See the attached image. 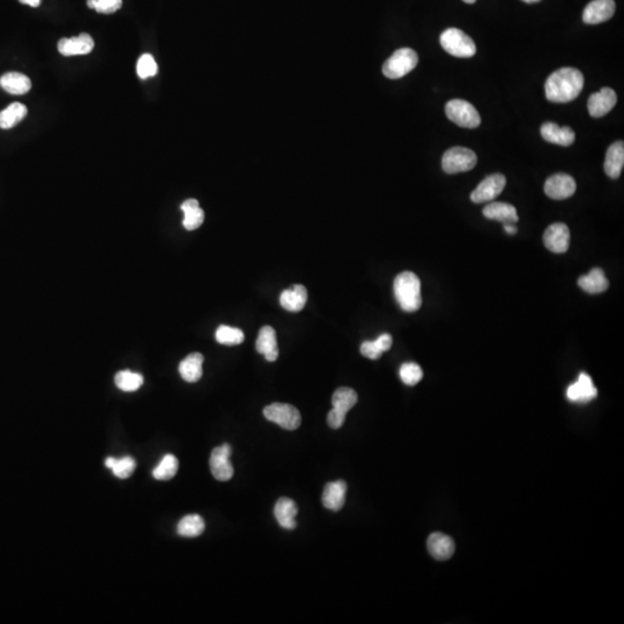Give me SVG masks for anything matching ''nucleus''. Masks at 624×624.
<instances>
[{
	"mask_svg": "<svg viewBox=\"0 0 624 624\" xmlns=\"http://www.w3.org/2000/svg\"><path fill=\"white\" fill-rule=\"evenodd\" d=\"M399 375L404 383L408 387H414L423 378V371H422L421 367L416 363H413V362L401 365Z\"/></svg>",
	"mask_w": 624,
	"mask_h": 624,
	"instance_id": "nucleus-36",
	"label": "nucleus"
},
{
	"mask_svg": "<svg viewBox=\"0 0 624 624\" xmlns=\"http://www.w3.org/2000/svg\"><path fill=\"white\" fill-rule=\"evenodd\" d=\"M358 393L349 387H340L333 393V408L339 409L341 412L347 413L358 403Z\"/></svg>",
	"mask_w": 624,
	"mask_h": 624,
	"instance_id": "nucleus-31",
	"label": "nucleus"
},
{
	"mask_svg": "<svg viewBox=\"0 0 624 624\" xmlns=\"http://www.w3.org/2000/svg\"><path fill=\"white\" fill-rule=\"evenodd\" d=\"M256 349L259 354H263L266 361L274 362L279 358V348L276 341V333L271 326H264L260 329L256 341Z\"/></svg>",
	"mask_w": 624,
	"mask_h": 624,
	"instance_id": "nucleus-19",
	"label": "nucleus"
},
{
	"mask_svg": "<svg viewBox=\"0 0 624 624\" xmlns=\"http://www.w3.org/2000/svg\"><path fill=\"white\" fill-rule=\"evenodd\" d=\"M89 8L102 14L117 12L123 5V0H87Z\"/></svg>",
	"mask_w": 624,
	"mask_h": 624,
	"instance_id": "nucleus-38",
	"label": "nucleus"
},
{
	"mask_svg": "<svg viewBox=\"0 0 624 624\" xmlns=\"http://www.w3.org/2000/svg\"><path fill=\"white\" fill-rule=\"evenodd\" d=\"M114 383L118 389L125 392H134L143 384V377L136 372H131L129 370L119 371L114 376Z\"/></svg>",
	"mask_w": 624,
	"mask_h": 624,
	"instance_id": "nucleus-34",
	"label": "nucleus"
},
{
	"mask_svg": "<svg viewBox=\"0 0 624 624\" xmlns=\"http://www.w3.org/2000/svg\"><path fill=\"white\" fill-rule=\"evenodd\" d=\"M264 416L285 430H296L301 425V414L289 404L274 403L264 408Z\"/></svg>",
	"mask_w": 624,
	"mask_h": 624,
	"instance_id": "nucleus-7",
	"label": "nucleus"
},
{
	"mask_svg": "<svg viewBox=\"0 0 624 624\" xmlns=\"http://www.w3.org/2000/svg\"><path fill=\"white\" fill-rule=\"evenodd\" d=\"M504 230L505 232H507L509 235H514L518 232V229L516 228V225L514 223H507V225H504Z\"/></svg>",
	"mask_w": 624,
	"mask_h": 624,
	"instance_id": "nucleus-40",
	"label": "nucleus"
},
{
	"mask_svg": "<svg viewBox=\"0 0 624 624\" xmlns=\"http://www.w3.org/2000/svg\"><path fill=\"white\" fill-rule=\"evenodd\" d=\"M522 1H524V3L526 4H534L538 3V1H541V0H522Z\"/></svg>",
	"mask_w": 624,
	"mask_h": 624,
	"instance_id": "nucleus-42",
	"label": "nucleus"
},
{
	"mask_svg": "<svg viewBox=\"0 0 624 624\" xmlns=\"http://www.w3.org/2000/svg\"><path fill=\"white\" fill-rule=\"evenodd\" d=\"M478 163V156L472 149L452 147L444 153L442 167L447 174H459L472 170Z\"/></svg>",
	"mask_w": 624,
	"mask_h": 624,
	"instance_id": "nucleus-6",
	"label": "nucleus"
},
{
	"mask_svg": "<svg viewBox=\"0 0 624 624\" xmlns=\"http://www.w3.org/2000/svg\"><path fill=\"white\" fill-rule=\"evenodd\" d=\"M298 505L288 498H280L274 507V516L282 529H294L296 527L295 517L298 516Z\"/></svg>",
	"mask_w": 624,
	"mask_h": 624,
	"instance_id": "nucleus-22",
	"label": "nucleus"
},
{
	"mask_svg": "<svg viewBox=\"0 0 624 624\" xmlns=\"http://www.w3.org/2000/svg\"><path fill=\"white\" fill-rule=\"evenodd\" d=\"M540 132H541L542 138L547 143H555V145H560V146H571L576 139V134L571 127L560 126L558 124L551 123V122L542 124Z\"/></svg>",
	"mask_w": 624,
	"mask_h": 624,
	"instance_id": "nucleus-15",
	"label": "nucleus"
},
{
	"mask_svg": "<svg viewBox=\"0 0 624 624\" xmlns=\"http://www.w3.org/2000/svg\"><path fill=\"white\" fill-rule=\"evenodd\" d=\"M94 49V40L86 33L71 38H61L58 42V51L65 57L87 54Z\"/></svg>",
	"mask_w": 624,
	"mask_h": 624,
	"instance_id": "nucleus-16",
	"label": "nucleus"
},
{
	"mask_svg": "<svg viewBox=\"0 0 624 624\" xmlns=\"http://www.w3.org/2000/svg\"><path fill=\"white\" fill-rule=\"evenodd\" d=\"M393 289L396 301L406 312H416L421 307V281L414 273H400L394 279Z\"/></svg>",
	"mask_w": 624,
	"mask_h": 624,
	"instance_id": "nucleus-2",
	"label": "nucleus"
},
{
	"mask_svg": "<svg viewBox=\"0 0 624 624\" xmlns=\"http://www.w3.org/2000/svg\"><path fill=\"white\" fill-rule=\"evenodd\" d=\"M346 421V413L339 409L332 408L327 414V423L332 429H339L343 427Z\"/></svg>",
	"mask_w": 624,
	"mask_h": 624,
	"instance_id": "nucleus-39",
	"label": "nucleus"
},
{
	"mask_svg": "<svg viewBox=\"0 0 624 624\" xmlns=\"http://www.w3.org/2000/svg\"><path fill=\"white\" fill-rule=\"evenodd\" d=\"M578 285L589 294H601L609 287V281L601 269H592L589 274L580 276Z\"/></svg>",
	"mask_w": 624,
	"mask_h": 624,
	"instance_id": "nucleus-23",
	"label": "nucleus"
},
{
	"mask_svg": "<svg viewBox=\"0 0 624 624\" xmlns=\"http://www.w3.org/2000/svg\"><path fill=\"white\" fill-rule=\"evenodd\" d=\"M616 5L614 0H593L583 12V21L587 25H599L612 19Z\"/></svg>",
	"mask_w": 624,
	"mask_h": 624,
	"instance_id": "nucleus-13",
	"label": "nucleus"
},
{
	"mask_svg": "<svg viewBox=\"0 0 624 624\" xmlns=\"http://www.w3.org/2000/svg\"><path fill=\"white\" fill-rule=\"evenodd\" d=\"M346 494H347V483L343 480L327 483L322 496L324 507L329 510H341L345 505Z\"/></svg>",
	"mask_w": 624,
	"mask_h": 624,
	"instance_id": "nucleus-18",
	"label": "nucleus"
},
{
	"mask_svg": "<svg viewBox=\"0 0 624 624\" xmlns=\"http://www.w3.org/2000/svg\"><path fill=\"white\" fill-rule=\"evenodd\" d=\"M0 86L12 95H23L32 88V81L25 74L8 72L0 78Z\"/></svg>",
	"mask_w": 624,
	"mask_h": 624,
	"instance_id": "nucleus-26",
	"label": "nucleus"
},
{
	"mask_svg": "<svg viewBox=\"0 0 624 624\" xmlns=\"http://www.w3.org/2000/svg\"><path fill=\"white\" fill-rule=\"evenodd\" d=\"M205 531V522L199 514H189L182 518L177 525V533L185 538H196Z\"/></svg>",
	"mask_w": 624,
	"mask_h": 624,
	"instance_id": "nucleus-30",
	"label": "nucleus"
},
{
	"mask_svg": "<svg viewBox=\"0 0 624 624\" xmlns=\"http://www.w3.org/2000/svg\"><path fill=\"white\" fill-rule=\"evenodd\" d=\"M624 165V143L623 141H616L612 143L606 153L605 172L608 177L616 179L620 177Z\"/></svg>",
	"mask_w": 624,
	"mask_h": 624,
	"instance_id": "nucleus-21",
	"label": "nucleus"
},
{
	"mask_svg": "<svg viewBox=\"0 0 624 624\" xmlns=\"http://www.w3.org/2000/svg\"><path fill=\"white\" fill-rule=\"evenodd\" d=\"M19 1L21 4H25V5H29V6L32 7L40 6V4H41V0H19Z\"/></svg>",
	"mask_w": 624,
	"mask_h": 624,
	"instance_id": "nucleus-41",
	"label": "nucleus"
},
{
	"mask_svg": "<svg viewBox=\"0 0 624 624\" xmlns=\"http://www.w3.org/2000/svg\"><path fill=\"white\" fill-rule=\"evenodd\" d=\"M464 3L469 4V5H472V4L476 3V0H463Z\"/></svg>",
	"mask_w": 624,
	"mask_h": 624,
	"instance_id": "nucleus-43",
	"label": "nucleus"
},
{
	"mask_svg": "<svg viewBox=\"0 0 624 624\" xmlns=\"http://www.w3.org/2000/svg\"><path fill=\"white\" fill-rule=\"evenodd\" d=\"M618 102V95L615 90L608 87L600 89L599 92L594 93L589 96L587 102V109L592 117L601 118L611 112Z\"/></svg>",
	"mask_w": 624,
	"mask_h": 624,
	"instance_id": "nucleus-12",
	"label": "nucleus"
},
{
	"mask_svg": "<svg viewBox=\"0 0 624 624\" xmlns=\"http://www.w3.org/2000/svg\"><path fill=\"white\" fill-rule=\"evenodd\" d=\"M445 114L451 122L465 129H476L481 124V116L476 107L460 98L447 102Z\"/></svg>",
	"mask_w": 624,
	"mask_h": 624,
	"instance_id": "nucleus-5",
	"label": "nucleus"
},
{
	"mask_svg": "<svg viewBox=\"0 0 624 624\" xmlns=\"http://www.w3.org/2000/svg\"><path fill=\"white\" fill-rule=\"evenodd\" d=\"M442 48L447 54L458 58H471L476 54V45L472 38L458 28H449L442 33Z\"/></svg>",
	"mask_w": 624,
	"mask_h": 624,
	"instance_id": "nucleus-3",
	"label": "nucleus"
},
{
	"mask_svg": "<svg viewBox=\"0 0 624 624\" xmlns=\"http://www.w3.org/2000/svg\"><path fill=\"white\" fill-rule=\"evenodd\" d=\"M216 339L218 343L225 346H236L245 341V333L236 327L221 325L216 330Z\"/></svg>",
	"mask_w": 624,
	"mask_h": 624,
	"instance_id": "nucleus-35",
	"label": "nucleus"
},
{
	"mask_svg": "<svg viewBox=\"0 0 624 624\" xmlns=\"http://www.w3.org/2000/svg\"><path fill=\"white\" fill-rule=\"evenodd\" d=\"M307 301V292L305 285H293L280 295V305L290 312L303 310Z\"/></svg>",
	"mask_w": 624,
	"mask_h": 624,
	"instance_id": "nucleus-20",
	"label": "nucleus"
},
{
	"mask_svg": "<svg viewBox=\"0 0 624 624\" xmlns=\"http://www.w3.org/2000/svg\"><path fill=\"white\" fill-rule=\"evenodd\" d=\"M583 87V73L574 67H563L555 71L546 81V96L554 103H567L578 98Z\"/></svg>",
	"mask_w": 624,
	"mask_h": 624,
	"instance_id": "nucleus-1",
	"label": "nucleus"
},
{
	"mask_svg": "<svg viewBox=\"0 0 624 624\" xmlns=\"http://www.w3.org/2000/svg\"><path fill=\"white\" fill-rule=\"evenodd\" d=\"M105 466L112 469L114 476L119 478H130L136 469V460L132 457H124L122 459L108 458L105 460Z\"/></svg>",
	"mask_w": 624,
	"mask_h": 624,
	"instance_id": "nucleus-32",
	"label": "nucleus"
},
{
	"mask_svg": "<svg viewBox=\"0 0 624 624\" xmlns=\"http://www.w3.org/2000/svg\"><path fill=\"white\" fill-rule=\"evenodd\" d=\"M178 459L172 454H167L162 458L159 465L153 471V476L160 481H167L176 476L178 471Z\"/></svg>",
	"mask_w": 624,
	"mask_h": 624,
	"instance_id": "nucleus-33",
	"label": "nucleus"
},
{
	"mask_svg": "<svg viewBox=\"0 0 624 624\" xmlns=\"http://www.w3.org/2000/svg\"><path fill=\"white\" fill-rule=\"evenodd\" d=\"M505 185H507V178L504 175H490L478 184L476 190L473 191L471 200L476 204L493 201L503 192Z\"/></svg>",
	"mask_w": 624,
	"mask_h": 624,
	"instance_id": "nucleus-9",
	"label": "nucleus"
},
{
	"mask_svg": "<svg viewBox=\"0 0 624 624\" xmlns=\"http://www.w3.org/2000/svg\"><path fill=\"white\" fill-rule=\"evenodd\" d=\"M598 396V390L593 385L592 378L585 372H582L576 383L567 387V399L574 403L585 404L594 399Z\"/></svg>",
	"mask_w": 624,
	"mask_h": 624,
	"instance_id": "nucleus-14",
	"label": "nucleus"
},
{
	"mask_svg": "<svg viewBox=\"0 0 624 624\" xmlns=\"http://www.w3.org/2000/svg\"><path fill=\"white\" fill-rule=\"evenodd\" d=\"M27 107L21 103H12L5 110L0 112V129L8 130L16 126L27 116Z\"/></svg>",
	"mask_w": 624,
	"mask_h": 624,
	"instance_id": "nucleus-29",
	"label": "nucleus"
},
{
	"mask_svg": "<svg viewBox=\"0 0 624 624\" xmlns=\"http://www.w3.org/2000/svg\"><path fill=\"white\" fill-rule=\"evenodd\" d=\"M392 346V336L384 333L375 341H365L361 345V354L370 360H378Z\"/></svg>",
	"mask_w": 624,
	"mask_h": 624,
	"instance_id": "nucleus-28",
	"label": "nucleus"
},
{
	"mask_svg": "<svg viewBox=\"0 0 624 624\" xmlns=\"http://www.w3.org/2000/svg\"><path fill=\"white\" fill-rule=\"evenodd\" d=\"M232 456V447L229 444H223L222 447H218L212 451L209 467L213 476L218 481H229L234 476V467L230 463Z\"/></svg>",
	"mask_w": 624,
	"mask_h": 624,
	"instance_id": "nucleus-8",
	"label": "nucleus"
},
{
	"mask_svg": "<svg viewBox=\"0 0 624 624\" xmlns=\"http://www.w3.org/2000/svg\"><path fill=\"white\" fill-rule=\"evenodd\" d=\"M545 247L554 254L567 252L570 245V230L564 223H553L543 234Z\"/></svg>",
	"mask_w": 624,
	"mask_h": 624,
	"instance_id": "nucleus-11",
	"label": "nucleus"
},
{
	"mask_svg": "<svg viewBox=\"0 0 624 624\" xmlns=\"http://www.w3.org/2000/svg\"><path fill=\"white\" fill-rule=\"evenodd\" d=\"M184 212L183 225L187 230H196L203 225L205 213L200 208L199 203L196 199H187L182 204Z\"/></svg>",
	"mask_w": 624,
	"mask_h": 624,
	"instance_id": "nucleus-27",
	"label": "nucleus"
},
{
	"mask_svg": "<svg viewBox=\"0 0 624 624\" xmlns=\"http://www.w3.org/2000/svg\"><path fill=\"white\" fill-rule=\"evenodd\" d=\"M427 547L431 556L438 561L450 560L456 551V546L452 538L440 532L432 533L429 536Z\"/></svg>",
	"mask_w": 624,
	"mask_h": 624,
	"instance_id": "nucleus-17",
	"label": "nucleus"
},
{
	"mask_svg": "<svg viewBox=\"0 0 624 624\" xmlns=\"http://www.w3.org/2000/svg\"><path fill=\"white\" fill-rule=\"evenodd\" d=\"M576 189V181L567 174L553 175L545 183V194L554 200L570 198L574 196Z\"/></svg>",
	"mask_w": 624,
	"mask_h": 624,
	"instance_id": "nucleus-10",
	"label": "nucleus"
},
{
	"mask_svg": "<svg viewBox=\"0 0 624 624\" xmlns=\"http://www.w3.org/2000/svg\"><path fill=\"white\" fill-rule=\"evenodd\" d=\"M418 56L413 49L403 48L394 54L383 65V74L389 79H400L416 69Z\"/></svg>",
	"mask_w": 624,
	"mask_h": 624,
	"instance_id": "nucleus-4",
	"label": "nucleus"
},
{
	"mask_svg": "<svg viewBox=\"0 0 624 624\" xmlns=\"http://www.w3.org/2000/svg\"><path fill=\"white\" fill-rule=\"evenodd\" d=\"M204 356L200 353H192L179 363V374L187 383H196L203 376Z\"/></svg>",
	"mask_w": 624,
	"mask_h": 624,
	"instance_id": "nucleus-25",
	"label": "nucleus"
},
{
	"mask_svg": "<svg viewBox=\"0 0 624 624\" xmlns=\"http://www.w3.org/2000/svg\"><path fill=\"white\" fill-rule=\"evenodd\" d=\"M136 73L141 79H147L158 73V65L152 54H145L139 58L136 64Z\"/></svg>",
	"mask_w": 624,
	"mask_h": 624,
	"instance_id": "nucleus-37",
	"label": "nucleus"
},
{
	"mask_svg": "<svg viewBox=\"0 0 624 624\" xmlns=\"http://www.w3.org/2000/svg\"><path fill=\"white\" fill-rule=\"evenodd\" d=\"M483 216L489 220L507 223H516L519 220L516 207L507 203H490L483 208Z\"/></svg>",
	"mask_w": 624,
	"mask_h": 624,
	"instance_id": "nucleus-24",
	"label": "nucleus"
}]
</instances>
